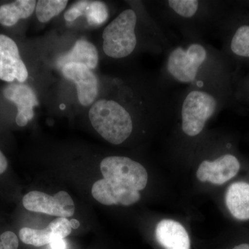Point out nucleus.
<instances>
[{
  "instance_id": "13",
  "label": "nucleus",
  "mask_w": 249,
  "mask_h": 249,
  "mask_svg": "<svg viewBox=\"0 0 249 249\" xmlns=\"http://www.w3.org/2000/svg\"><path fill=\"white\" fill-rule=\"evenodd\" d=\"M72 228L67 218L58 217L49 223L44 229L24 227L19 232V237L23 243L36 247L50 245L57 239H64L71 232Z\"/></svg>"
},
{
  "instance_id": "26",
  "label": "nucleus",
  "mask_w": 249,
  "mask_h": 249,
  "mask_svg": "<svg viewBox=\"0 0 249 249\" xmlns=\"http://www.w3.org/2000/svg\"><path fill=\"white\" fill-rule=\"evenodd\" d=\"M232 249H249V243H242L240 245H236Z\"/></svg>"
},
{
  "instance_id": "25",
  "label": "nucleus",
  "mask_w": 249,
  "mask_h": 249,
  "mask_svg": "<svg viewBox=\"0 0 249 249\" xmlns=\"http://www.w3.org/2000/svg\"><path fill=\"white\" fill-rule=\"evenodd\" d=\"M70 222L72 229H77L79 228L80 225L79 221L77 220L76 219H70Z\"/></svg>"
},
{
  "instance_id": "6",
  "label": "nucleus",
  "mask_w": 249,
  "mask_h": 249,
  "mask_svg": "<svg viewBox=\"0 0 249 249\" xmlns=\"http://www.w3.org/2000/svg\"><path fill=\"white\" fill-rule=\"evenodd\" d=\"M103 178L121 186L140 191L146 186L148 175L141 163L129 157L110 156L100 165Z\"/></svg>"
},
{
  "instance_id": "14",
  "label": "nucleus",
  "mask_w": 249,
  "mask_h": 249,
  "mask_svg": "<svg viewBox=\"0 0 249 249\" xmlns=\"http://www.w3.org/2000/svg\"><path fill=\"white\" fill-rule=\"evenodd\" d=\"M226 207L233 219L249 221V181H233L228 186L224 196Z\"/></svg>"
},
{
  "instance_id": "21",
  "label": "nucleus",
  "mask_w": 249,
  "mask_h": 249,
  "mask_svg": "<svg viewBox=\"0 0 249 249\" xmlns=\"http://www.w3.org/2000/svg\"><path fill=\"white\" fill-rule=\"evenodd\" d=\"M235 99L245 101L249 104V73L242 79H235L234 83Z\"/></svg>"
},
{
  "instance_id": "9",
  "label": "nucleus",
  "mask_w": 249,
  "mask_h": 249,
  "mask_svg": "<svg viewBox=\"0 0 249 249\" xmlns=\"http://www.w3.org/2000/svg\"><path fill=\"white\" fill-rule=\"evenodd\" d=\"M29 73L19 55L16 42L9 36L0 35V80L8 83H23Z\"/></svg>"
},
{
  "instance_id": "4",
  "label": "nucleus",
  "mask_w": 249,
  "mask_h": 249,
  "mask_svg": "<svg viewBox=\"0 0 249 249\" xmlns=\"http://www.w3.org/2000/svg\"><path fill=\"white\" fill-rule=\"evenodd\" d=\"M89 118L95 130L113 145L122 144L134 131L132 117L113 98H101L93 103L89 111Z\"/></svg>"
},
{
  "instance_id": "20",
  "label": "nucleus",
  "mask_w": 249,
  "mask_h": 249,
  "mask_svg": "<svg viewBox=\"0 0 249 249\" xmlns=\"http://www.w3.org/2000/svg\"><path fill=\"white\" fill-rule=\"evenodd\" d=\"M89 3V1H87V0L76 1V3L72 5L70 9L67 10L64 15L65 20L67 22H73V21L76 20L77 18L85 15Z\"/></svg>"
},
{
  "instance_id": "8",
  "label": "nucleus",
  "mask_w": 249,
  "mask_h": 249,
  "mask_svg": "<svg viewBox=\"0 0 249 249\" xmlns=\"http://www.w3.org/2000/svg\"><path fill=\"white\" fill-rule=\"evenodd\" d=\"M22 204L27 211L56 216L70 217L74 214L75 204L71 196L65 191L54 196L40 191H31L22 198Z\"/></svg>"
},
{
  "instance_id": "11",
  "label": "nucleus",
  "mask_w": 249,
  "mask_h": 249,
  "mask_svg": "<svg viewBox=\"0 0 249 249\" xmlns=\"http://www.w3.org/2000/svg\"><path fill=\"white\" fill-rule=\"evenodd\" d=\"M2 93L6 99L17 106L16 124L19 127L27 125L34 118V108L39 104L35 91L29 85L18 82L5 87Z\"/></svg>"
},
{
  "instance_id": "10",
  "label": "nucleus",
  "mask_w": 249,
  "mask_h": 249,
  "mask_svg": "<svg viewBox=\"0 0 249 249\" xmlns=\"http://www.w3.org/2000/svg\"><path fill=\"white\" fill-rule=\"evenodd\" d=\"M62 72L67 79L76 85L78 101L82 106L92 104L98 94L97 77L91 70L80 64L70 63L62 68Z\"/></svg>"
},
{
  "instance_id": "17",
  "label": "nucleus",
  "mask_w": 249,
  "mask_h": 249,
  "mask_svg": "<svg viewBox=\"0 0 249 249\" xmlns=\"http://www.w3.org/2000/svg\"><path fill=\"white\" fill-rule=\"evenodd\" d=\"M35 0H17L0 6V24L4 27H13L19 19H27L36 11Z\"/></svg>"
},
{
  "instance_id": "5",
  "label": "nucleus",
  "mask_w": 249,
  "mask_h": 249,
  "mask_svg": "<svg viewBox=\"0 0 249 249\" xmlns=\"http://www.w3.org/2000/svg\"><path fill=\"white\" fill-rule=\"evenodd\" d=\"M221 52L232 67L249 62V12L229 9L217 30Z\"/></svg>"
},
{
  "instance_id": "19",
  "label": "nucleus",
  "mask_w": 249,
  "mask_h": 249,
  "mask_svg": "<svg viewBox=\"0 0 249 249\" xmlns=\"http://www.w3.org/2000/svg\"><path fill=\"white\" fill-rule=\"evenodd\" d=\"M85 15L89 25H101L109 18V11L106 3L93 1H89Z\"/></svg>"
},
{
  "instance_id": "3",
  "label": "nucleus",
  "mask_w": 249,
  "mask_h": 249,
  "mask_svg": "<svg viewBox=\"0 0 249 249\" xmlns=\"http://www.w3.org/2000/svg\"><path fill=\"white\" fill-rule=\"evenodd\" d=\"M155 17L179 32L183 40H204L217 31L229 8L214 0H163L153 3Z\"/></svg>"
},
{
  "instance_id": "16",
  "label": "nucleus",
  "mask_w": 249,
  "mask_h": 249,
  "mask_svg": "<svg viewBox=\"0 0 249 249\" xmlns=\"http://www.w3.org/2000/svg\"><path fill=\"white\" fill-rule=\"evenodd\" d=\"M98 60L99 56L96 46L89 41L79 40L76 41L70 52L58 58L57 65L62 69L67 64H80L91 70L97 67Z\"/></svg>"
},
{
  "instance_id": "12",
  "label": "nucleus",
  "mask_w": 249,
  "mask_h": 249,
  "mask_svg": "<svg viewBox=\"0 0 249 249\" xmlns=\"http://www.w3.org/2000/svg\"><path fill=\"white\" fill-rule=\"evenodd\" d=\"M93 197L103 205L131 206L140 200L139 191L121 186L103 178L93 183L91 188Z\"/></svg>"
},
{
  "instance_id": "24",
  "label": "nucleus",
  "mask_w": 249,
  "mask_h": 249,
  "mask_svg": "<svg viewBox=\"0 0 249 249\" xmlns=\"http://www.w3.org/2000/svg\"><path fill=\"white\" fill-rule=\"evenodd\" d=\"M52 249H66V243L63 239H57L50 244Z\"/></svg>"
},
{
  "instance_id": "1",
  "label": "nucleus",
  "mask_w": 249,
  "mask_h": 249,
  "mask_svg": "<svg viewBox=\"0 0 249 249\" xmlns=\"http://www.w3.org/2000/svg\"><path fill=\"white\" fill-rule=\"evenodd\" d=\"M159 77L167 86L234 84L232 67L204 40H182L165 52Z\"/></svg>"
},
{
  "instance_id": "23",
  "label": "nucleus",
  "mask_w": 249,
  "mask_h": 249,
  "mask_svg": "<svg viewBox=\"0 0 249 249\" xmlns=\"http://www.w3.org/2000/svg\"><path fill=\"white\" fill-rule=\"evenodd\" d=\"M8 168V160L3 152L0 150V175H3Z\"/></svg>"
},
{
  "instance_id": "22",
  "label": "nucleus",
  "mask_w": 249,
  "mask_h": 249,
  "mask_svg": "<svg viewBox=\"0 0 249 249\" xmlns=\"http://www.w3.org/2000/svg\"><path fill=\"white\" fill-rule=\"evenodd\" d=\"M18 247L19 240L15 232L7 231L0 235V249H18Z\"/></svg>"
},
{
  "instance_id": "15",
  "label": "nucleus",
  "mask_w": 249,
  "mask_h": 249,
  "mask_svg": "<svg viewBox=\"0 0 249 249\" xmlns=\"http://www.w3.org/2000/svg\"><path fill=\"white\" fill-rule=\"evenodd\" d=\"M156 239L165 249H191L189 235L180 223L163 219L157 224Z\"/></svg>"
},
{
  "instance_id": "18",
  "label": "nucleus",
  "mask_w": 249,
  "mask_h": 249,
  "mask_svg": "<svg viewBox=\"0 0 249 249\" xmlns=\"http://www.w3.org/2000/svg\"><path fill=\"white\" fill-rule=\"evenodd\" d=\"M66 0H40L37 1L36 14L37 19L42 23L49 22L58 16L66 8Z\"/></svg>"
},
{
  "instance_id": "2",
  "label": "nucleus",
  "mask_w": 249,
  "mask_h": 249,
  "mask_svg": "<svg viewBox=\"0 0 249 249\" xmlns=\"http://www.w3.org/2000/svg\"><path fill=\"white\" fill-rule=\"evenodd\" d=\"M103 50L109 58H129L138 50L164 53L173 45L164 27L146 9L124 10L103 31Z\"/></svg>"
},
{
  "instance_id": "7",
  "label": "nucleus",
  "mask_w": 249,
  "mask_h": 249,
  "mask_svg": "<svg viewBox=\"0 0 249 249\" xmlns=\"http://www.w3.org/2000/svg\"><path fill=\"white\" fill-rule=\"evenodd\" d=\"M242 168L240 157L233 151L232 142H229L227 150L214 160H204L199 165L196 177L201 182L224 184L235 178Z\"/></svg>"
}]
</instances>
